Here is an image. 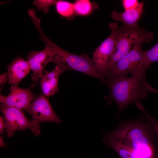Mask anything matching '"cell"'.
I'll return each mask as SVG.
<instances>
[{"label":"cell","instance_id":"ffe728a7","mask_svg":"<svg viewBox=\"0 0 158 158\" xmlns=\"http://www.w3.org/2000/svg\"><path fill=\"white\" fill-rule=\"evenodd\" d=\"M143 84L145 92L147 93L149 92H154L158 93V90H156L151 86L148 83L147 80H145Z\"/></svg>","mask_w":158,"mask_h":158},{"label":"cell","instance_id":"7402d4cb","mask_svg":"<svg viewBox=\"0 0 158 158\" xmlns=\"http://www.w3.org/2000/svg\"><path fill=\"white\" fill-rule=\"evenodd\" d=\"M4 119L1 116H0V134H2L5 127Z\"/></svg>","mask_w":158,"mask_h":158},{"label":"cell","instance_id":"44dd1931","mask_svg":"<svg viewBox=\"0 0 158 158\" xmlns=\"http://www.w3.org/2000/svg\"><path fill=\"white\" fill-rule=\"evenodd\" d=\"M8 80V78L7 73L1 74L0 75V86L5 84Z\"/></svg>","mask_w":158,"mask_h":158},{"label":"cell","instance_id":"4fadbf2b","mask_svg":"<svg viewBox=\"0 0 158 158\" xmlns=\"http://www.w3.org/2000/svg\"><path fill=\"white\" fill-rule=\"evenodd\" d=\"M64 71L56 66L51 71H45L40 82L42 91L44 96L48 97L53 96L57 92L59 76Z\"/></svg>","mask_w":158,"mask_h":158},{"label":"cell","instance_id":"2e32d148","mask_svg":"<svg viewBox=\"0 0 158 158\" xmlns=\"http://www.w3.org/2000/svg\"><path fill=\"white\" fill-rule=\"evenodd\" d=\"M145 61L150 67L153 62L158 61V42L150 49L144 51Z\"/></svg>","mask_w":158,"mask_h":158},{"label":"cell","instance_id":"3957f363","mask_svg":"<svg viewBox=\"0 0 158 158\" xmlns=\"http://www.w3.org/2000/svg\"><path fill=\"white\" fill-rule=\"evenodd\" d=\"M154 33L142 27L133 28L124 25L118 27L116 41L109 61L107 72L133 49L138 43H150L153 40Z\"/></svg>","mask_w":158,"mask_h":158},{"label":"cell","instance_id":"d6986e66","mask_svg":"<svg viewBox=\"0 0 158 158\" xmlns=\"http://www.w3.org/2000/svg\"><path fill=\"white\" fill-rule=\"evenodd\" d=\"M122 2L125 10L135 8L140 3L137 0H123L122 1Z\"/></svg>","mask_w":158,"mask_h":158},{"label":"cell","instance_id":"277c9868","mask_svg":"<svg viewBox=\"0 0 158 158\" xmlns=\"http://www.w3.org/2000/svg\"><path fill=\"white\" fill-rule=\"evenodd\" d=\"M142 43H138L133 49L106 73L104 77L105 79H107V81L129 73L132 74L140 70L146 71L149 68L146 63L144 51L142 49Z\"/></svg>","mask_w":158,"mask_h":158},{"label":"cell","instance_id":"9a60e30c","mask_svg":"<svg viewBox=\"0 0 158 158\" xmlns=\"http://www.w3.org/2000/svg\"><path fill=\"white\" fill-rule=\"evenodd\" d=\"M55 5L57 12L62 16L70 18L75 15L73 3L67 1L58 0Z\"/></svg>","mask_w":158,"mask_h":158},{"label":"cell","instance_id":"ac0fdd59","mask_svg":"<svg viewBox=\"0 0 158 158\" xmlns=\"http://www.w3.org/2000/svg\"><path fill=\"white\" fill-rule=\"evenodd\" d=\"M57 1L56 0H35L33 1V4L36 6L38 10L47 13L49 12L50 7L55 4Z\"/></svg>","mask_w":158,"mask_h":158},{"label":"cell","instance_id":"52a82bcc","mask_svg":"<svg viewBox=\"0 0 158 158\" xmlns=\"http://www.w3.org/2000/svg\"><path fill=\"white\" fill-rule=\"evenodd\" d=\"M109 27L111 32L110 35L96 49L92 60L99 73L104 78L116 41L118 26L116 23H111Z\"/></svg>","mask_w":158,"mask_h":158},{"label":"cell","instance_id":"9c48e42d","mask_svg":"<svg viewBox=\"0 0 158 158\" xmlns=\"http://www.w3.org/2000/svg\"><path fill=\"white\" fill-rule=\"evenodd\" d=\"M56 54L54 49L48 45L42 50L33 51L29 53L27 61L32 71L31 78L33 80L36 81L42 78L44 68L48 63L52 62Z\"/></svg>","mask_w":158,"mask_h":158},{"label":"cell","instance_id":"ba28073f","mask_svg":"<svg viewBox=\"0 0 158 158\" xmlns=\"http://www.w3.org/2000/svg\"><path fill=\"white\" fill-rule=\"evenodd\" d=\"M25 110L32 116V121L36 123L52 122L59 124L62 121L54 111L49 99L44 96L37 97Z\"/></svg>","mask_w":158,"mask_h":158},{"label":"cell","instance_id":"8fae6325","mask_svg":"<svg viewBox=\"0 0 158 158\" xmlns=\"http://www.w3.org/2000/svg\"><path fill=\"white\" fill-rule=\"evenodd\" d=\"M9 83L17 86L31 70L28 61L22 57L16 58L7 66Z\"/></svg>","mask_w":158,"mask_h":158},{"label":"cell","instance_id":"8992f818","mask_svg":"<svg viewBox=\"0 0 158 158\" xmlns=\"http://www.w3.org/2000/svg\"><path fill=\"white\" fill-rule=\"evenodd\" d=\"M1 110L4 116L6 132L9 137H11L18 130L30 129L35 135L40 134V124L30 121L25 116L22 109L1 105Z\"/></svg>","mask_w":158,"mask_h":158},{"label":"cell","instance_id":"e0dca14e","mask_svg":"<svg viewBox=\"0 0 158 158\" xmlns=\"http://www.w3.org/2000/svg\"><path fill=\"white\" fill-rule=\"evenodd\" d=\"M136 107L141 110L144 114L147 121L152 126L154 132L156 133L158 135V122L154 118L151 116L144 109L143 106L140 101L135 102ZM157 158H158V149Z\"/></svg>","mask_w":158,"mask_h":158},{"label":"cell","instance_id":"5b68a950","mask_svg":"<svg viewBox=\"0 0 158 158\" xmlns=\"http://www.w3.org/2000/svg\"><path fill=\"white\" fill-rule=\"evenodd\" d=\"M49 45L55 50L61 62L70 69L73 70L96 78L107 85L108 81L98 71L95 66L86 54L77 55L62 49L52 41Z\"/></svg>","mask_w":158,"mask_h":158},{"label":"cell","instance_id":"30bf717a","mask_svg":"<svg viewBox=\"0 0 158 158\" xmlns=\"http://www.w3.org/2000/svg\"><path fill=\"white\" fill-rule=\"evenodd\" d=\"M34 97L30 88H21L12 85L7 96L0 94V102L7 106L25 109L35 99Z\"/></svg>","mask_w":158,"mask_h":158},{"label":"cell","instance_id":"7c38bea8","mask_svg":"<svg viewBox=\"0 0 158 158\" xmlns=\"http://www.w3.org/2000/svg\"><path fill=\"white\" fill-rule=\"evenodd\" d=\"M143 1L140 2L139 5L134 8L121 12L113 11L111 13V18L114 21L121 22L124 26L133 28L138 27V21L143 14Z\"/></svg>","mask_w":158,"mask_h":158},{"label":"cell","instance_id":"5bb4252c","mask_svg":"<svg viewBox=\"0 0 158 158\" xmlns=\"http://www.w3.org/2000/svg\"><path fill=\"white\" fill-rule=\"evenodd\" d=\"M73 4L75 15L78 16L89 15L98 6L97 5H94L89 0H77Z\"/></svg>","mask_w":158,"mask_h":158},{"label":"cell","instance_id":"7a4b0ae2","mask_svg":"<svg viewBox=\"0 0 158 158\" xmlns=\"http://www.w3.org/2000/svg\"><path fill=\"white\" fill-rule=\"evenodd\" d=\"M144 70H140L128 77H118L108 81L110 101H114L118 107V117L130 104L145 99L147 95L143 83L146 79Z\"/></svg>","mask_w":158,"mask_h":158},{"label":"cell","instance_id":"603a6c76","mask_svg":"<svg viewBox=\"0 0 158 158\" xmlns=\"http://www.w3.org/2000/svg\"><path fill=\"white\" fill-rule=\"evenodd\" d=\"M0 147H3L6 145V144L4 142L2 138L0 137Z\"/></svg>","mask_w":158,"mask_h":158},{"label":"cell","instance_id":"6da1fadb","mask_svg":"<svg viewBox=\"0 0 158 158\" xmlns=\"http://www.w3.org/2000/svg\"><path fill=\"white\" fill-rule=\"evenodd\" d=\"M149 126L140 120L128 121L106 133L103 142L121 158H155Z\"/></svg>","mask_w":158,"mask_h":158}]
</instances>
